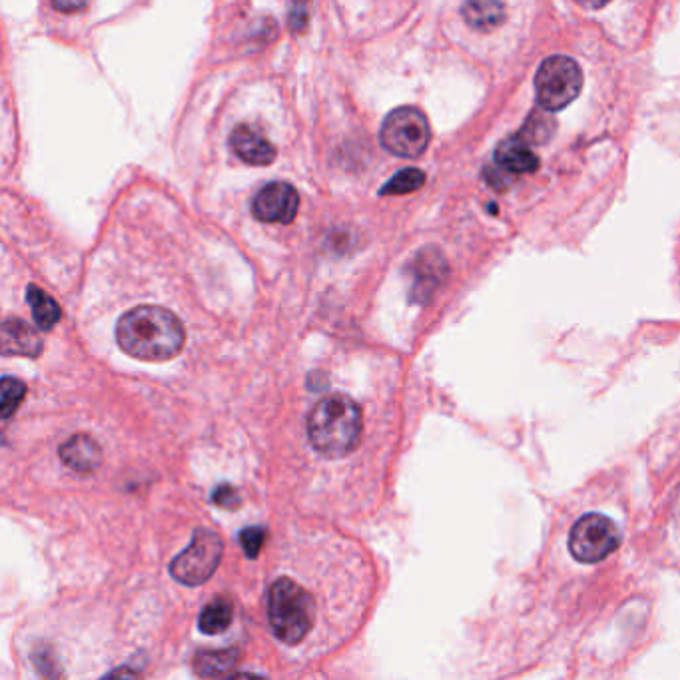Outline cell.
Segmentation results:
<instances>
[{
	"label": "cell",
	"instance_id": "3",
	"mask_svg": "<svg viewBox=\"0 0 680 680\" xmlns=\"http://www.w3.org/2000/svg\"><path fill=\"white\" fill-rule=\"evenodd\" d=\"M363 413L347 395L320 399L308 415V437L312 447L324 457H345L361 441Z\"/></svg>",
	"mask_w": 680,
	"mask_h": 680
},
{
	"label": "cell",
	"instance_id": "6",
	"mask_svg": "<svg viewBox=\"0 0 680 680\" xmlns=\"http://www.w3.org/2000/svg\"><path fill=\"white\" fill-rule=\"evenodd\" d=\"M379 140L383 148L401 158H419L431 140L427 116L413 106L393 110L381 126Z\"/></svg>",
	"mask_w": 680,
	"mask_h": 680
},
{
	"label": "cell",
	"instance_id": "23",
	"mask_svg": "<svg viewBox=\"0 0 680 680\" xmlns=\"http://www.w3.org/2000/svg\"><path fill=\"white\" fill-rule=\"evenodd\" d=\"M52 4L60 12H78L86 6V0H52Z\"/></svg>",
	"mask_w": 680,
	"mask_h": 680
},
{
	"label": "cell",
	"instance_id": "13",
	"mask_svg": "<svg viewBox=\"0 0 680 680\" xmlns=\"http://www.w3.org/2000/svg\"><path fill=\"white\" fill-rule=\"evenodd\" d=\"M42 351L40 336L22 320L8 318L2 324V353L36 357Z\"/></svg>",
	"mask_w": 680,
	"mask_h": 680
},
{
	"label": "cell",
	"instance_id": "15",
	"mask_svg": "<svg viewBox=\"0 0 680 680\" xmlns=\"http://www.w3.org/2000/svg\"><path fill=\"white\" fill-rule=\"evenodd\" d=\"M240 659H242L240 647L224 651H202L194 659V671L200 677H224L240 663Z\"/></svg>",
	"mask_w": 680,
	"mask_h": 680
},
{
	"label": "cell",
	"instance_id": "14",
	"mask_svg": "<svg viewBox=\"0 0 680 680\" xmlns=\"http://www.w3.org/2000/svg\"><path fill=\"white\" fill-rule=\"evenodd\" d=\"M413 300H425L435 286L441 280L443 274V262L437 254L433 252H425L417 258V262L413 264Z\"/></svg>",
	"mask_w": 680,
	"mask_h": 680
},
{
	"label": "cell",
	"instance_id": "11",
	"mask_svg": "<svg viewBox=\"0 0 680 680\" xmlns=\"http://www.w3.org/2000/svg\"><path fill=\"white\" fill-rule=\"evenodd\" d=\"M495 162L501 170L509 174H533L539 168V158L533 150V144L527 142L521 134L505 138L495 150Z\"/></svg>",
	"mask_w": 680,
	"mask_h": 680
},
{
	"label": "cell",
	"instance_id": "22",
	"mask_svg": "<svg viewBox=\"0 0 680 680\" xmlns=\"http://www.w3.org/2000/svg\"><path fill=\"white\" fill-rule=\"evenodd\" d=\"M212 501L218 505V507H224L228 511H234L240 507V495L238 491L232 487V485H220L214 495H212Z\"/></svg>",
	"mask_w": 680,
	"mask_h": 680
},
{
	"label": "cell",
	"instance_id": "16",
	"mask_svg": "<svg viewBox=\"0 0 680 680\" xmlns=\"http://www.w3.org/2000/svg\"><path fill=\"white\" fill-rule=\"evenodd\" d=\"M26 302L32 310L34 322L40 330H52L60 318H62V310L58 306V302L48 296L44 290H40L38 286H28L26 288Z\"/></svg>",
	"mask_w": 680,
	"mask_h": 680
},
{
	"label": "cell",
	"instance_id": "2",
	"mask_svg": "<svg viewBox=\"0 0 680 680\" xmlns=\"http://www.w3.org/2000/svg\"><path fill=\"white\" fill-rule=\"evenodd\" d=\"M320 603L296 577L282 575L268 589V623L274 637L290 649L304 647L318 629Z\"/></svg>",
	"mask_w": 680,
	"mask_h": 680
},
{
	"label": "cell",
	"instance_id": "9",
	"mask_svg": "<svg viewBox=\"0 0 680 680\" xmlns=\"http://www.w3.org/2000/svg\"><path fill=\"white\" fill-rule=\"evenodd\" d=\"M232 150L240 160L252 166H268L276 160V146L254 126L242 124L232 132Z\"/></svg>",
	"mask_w": 680,
	"mask_h": 680
},
{
	"label": "cell",
	"instance_id": "20",
	"mask_svg": "<svg viewBox=\"0 0 680 680\" xmlns=\"http://www.w3.org/2000/svg\"><path fill=\"white\" fill-rule=\"evenodd\" d=\"M240 543L250 559H256L266 543V531L262 527H248L240 533Z\"/></svg>",
	"mask_w": 680,
	"mask_h": 680
},
{
	"label": "cell",
	"instance_id": "4",
	"mask_svg": "<svg viewBox=\"0 0 680 680\" xmlns=\"http://www.w3.org/2000/svg\"><path fill=\"white\" fill-rule=\"evenodd\" d=\"M537 102L545 112H559L573 104L583 90V70L577 60L555 54L543 60L535 74Z\"/></svg>",
	"mask_w": 680,
	"mask_h": 680
},
{
	"label": "cell",
	"instance_id": "19",
	"mask_svg": "<svg viewBox=\"0 0 680 680\" xmlns=\"http://www.w3.org/2000/svg\"><path fill=\"white\" fill-rule=\"evenodd\" d=\"M0 387H2V405H0L2 419H10L16 413V409L20 407V403L26 395V385H24V381H20L16 377L6 375V377H2Z\"/></svg>",
	"mask_w": 680,
	"mask_h": 680
},
{
	"label": "cell",
	"instance_id": "18",
	"mask_svg": "<svg viewBox=\"0 0 680 680\" xmlns=\"http://www.w3.org/2000/svg\"><path fill=\"white\" fill-rule=\"evenodd\" d=\"M425 184V174L417 168H405L401 172H397L383 188H381V196H403V194H411L417 192L421 186Z\"/></svg>",
	"mask_w": 680,
	"mask_h": 680
},
{
	"label": "cell",
	"instance_id": "5",
	"mask_svg": "<svg viewBox=\"0 0 680 680\" xmlns=\"http://www.w3.org/2000/svg\"><path fill=\"white\" fill-rule=\"evenodd\" d=\"M222 557H224L222 537L212 529H198L192 537V543L172 561L170 573L178 583L198 587L216 573V569L222 563Z\"/></svg>",
	"mask_w": 680,
	"mask_h": 680
},
{
	"label": "cell",
	"instance_id": "12",
	"mask_svg": "<svg viewBox=\"0 0 680 680\" xmlns=\"http://www.w3.org/2000/svg\"><path fill=\"white\" fill-rule=\"evenodd\" d=\"M465 24L479 34H493L503 28L507 8L503 0H465L461 6Z\"/></svg>",
	"mask_w": 680,
	"mask_h": 680
},
{
	"label": "cell",
	"instance_id": "24",
	"mask_svg": "<svg viewBox=\"0 0 680 680\" xmlns=\"http://www.w3.org/2000/svg\"><path fill=\"white\" fill-rule=\"evenodd\" d=\"M583 8H589V10H599L603 6H607L611 0H577Z\"/></svg>",
	"mask_w": 680,
	"mask_h": 680
},
{
	"label": "cell",
	"instance_id": "10",
	"mask_svg": "<svg viewBox=\"0 0 680 680\" xmlns=\"http://www.w3.org/2000/svg\"><path fill=\"white\" fill-rule=\"evenodd\" d=\"M62 463L74 473L90 475L102 465V447L88 433H76L60 445Z\"/></svg>",
	"mask_w": 680,
	"mask_h": 680
},
{
	"label": "cell",
	"instance_id": "8",
	"mask_svg": "<svg viewBox=\"0 0 680 680\" xmlns=\"http://www.w3.org/2000/svg\"><path fill=\"white\" fill-rule=\"evenodd\" d=\"M300 194L288 182L266 184L252 202V214L264 224H290L298 216Z\"/></svg>",
	"mask_w": 680,
	"mask_h": 680
},
{
	"label": "cell",
	"instance_id": "17",
	"mask_svg": "<svg viewBox=\"0 0 680 680\" xmlns=\"http://www.w3.org/2000/svg\"><path fill=\"white\" fill-rule=\"evenodd\" d=\"M234 621V605L228 597H216L204 607L198 619V627L204 635H220L230 629Z\"/></svg>",
	"mask_w": 680,
	"mask_h": 680
},
{
	"label": "cell",
	"instance_id": "21",
	"mask_svg": "<svg viewBox=\"0 0 680 680\" xmlns=\"http://www.w3.org/2000/svg\"><path fill=\"white\" fill-rule=\"evenodd\" d=\"M310 18V0H292L290 8V28L294 32H300L306 28Z\"/></svg>",
	"mask_w": 680,
	"mask_h": 680
},
{
	"label": "cell",
	"instance_id": "1",
	"mask_svg": "<svg viewBox=\"0 0 680 680\" xmlns=\"http://www.w3.org/2000/svg\"><path fill=\"white\" fill-rule=\"evenodd\" d=\"M116 341L134 359L168 361L184 349L186 330L170 310L138 306L118 320Z\"/></svg>",
	"mask_w": 680,
	"mask_h": 680
},
{
	"label": "cell",
	"instance_id": "7",
	"mask_svg": "<svg viewBox=\"0 0 680 680\" xmlns=\"http://www.w3.org/2000/svg\"><path fill=\"white\" fill-rule=\"evenodd\" d=\"M621 547L619 527L605 515H583L569 533L571 555L585 565H595L609 559Z\"/></svg>",
	"mask_w": 680,
	"mask_h": 680
}]
</instances>
